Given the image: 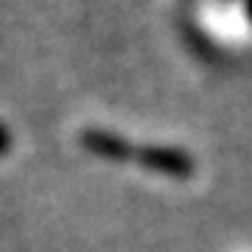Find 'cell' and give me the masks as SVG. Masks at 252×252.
<instances>
[{"label": "cell", "mask_w": 252, "mask_h": 252, "mask_svg": "<svg viewBox=\"0 0 252 252\" xmlns=\"http://www.w3.org/2000/svg\"><path fill=\"white\" fill-rule=\"evenodd\" d=\"M244 11H247V17H250V23H252V0H244Z\"/></svg>", "instance_id": "cell-2"}, {"label": "cell", "mask_w": 252, "mask_h": 252, "mask_svg": "<svg viewBox=\"0 0 252 252\" xmlns=\"http://www.w3.org/2000/svg\"><path fill=\"white\" fill-rule=\"evenodd\" d=\"M84 143L87 149L95 154H104V157H124L129 152V146L121 140V137L109 135V132H87L84 135Z\"/></svg>", "instance_id": "cell-1"}]
</instances>
